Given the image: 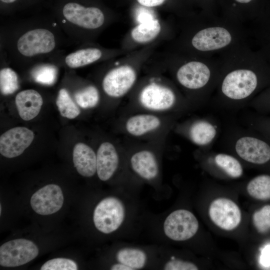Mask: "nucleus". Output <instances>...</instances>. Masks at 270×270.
<instances>
[{
    "label": "nucleus",
    "instance_id": "4468645a",
    "mask_svg": "<svg viewBox=\"0 0 270 270\" xmlns=\"http://www.w3.org/2000/svg\"><path fill=\"white\" fill-rule=\"evenodd\" d=\"M61 188L55 184H49L40 188L32 196V208L40 215H50L58 211L64 203Z\"/></svg>",
    "mask_w": 270,
    "mask_h": 270
},
{
    "label": "nucleus",
    "instance_id": "9d476101",
    "mask_svg": "<svg viewBox=\"0 0 270 270\" xmlns=\"http://www.w3.org/2000/svg\"><path fill=\"white\" fill-rule=\"evenodd\" d=\"M136 79L134 68L128 65L114 68L104 76L102 86L108 96L118 98L126 94L132 88Z\"/></svg>",
    "mask_w": 270,
    "mask_h": 270
},
{
    "label": "nucleus",
    "instance_id": "f704fd0d",
    "mask_svg": "<svg viewBox=\"0 0 270 270\" xmlns=\"http://www.w3.org/2000/svg\"><path fill=\"white\" fill-rule=\"evenodd\" d=\"M141 5L146 7H154L162 4L166 0H136Z\"/></svg>",
    "mask_w": 270,
    "mask_h": 270
},
{
    "label": "nucleus",
    "instance_id": "20e7f679",
    "mask_svg": "<svg viewBox=\"0 0 270 270\" xmlns=\"http://www.w3.org/2000/svg\"><path fill=\"white\" fill-rule=\"evenodd\" d=\"M220 57H198L182 64L176 72L178 84L196 94L198 104L210 102L215 91L220 75Z\"/></svg>",
    "mask_w": 270,
    "mask_h": 270
},
{
    "label": "nucleus",
    "instance_id": "aec40b11",
    "mask_svg": "<svg viewBox=\"0 0 270 270\" xmlns=\"http://www.w3.org/2000/svg\"><path fill=\"white\" fill-rule=\"evenodd\" d=\"M206 152L208 161L228 176L238 178L243 174L242 166L236 156L224 152L208 154V150Z\"/></svg>",
    "mask_w": 270,
    "mask_h": 270
},
{
    "label": "nucleus",
    "instance_id": "a211bd4d",
    "mask_svg": "<svg viewBox=\"0 0 270 270\" xmlns=\"http://www.w3.org/2000/svg\"><path fill=\"white\" fill-rule=\"evenodd\" d=\"M72 158L74 167L81 176L90 178L96 172V154L88 145L76 144L73 149Z\"/></svg>",
    "mask_w": 270,
    "mask_h": 270
},
{
    "label": "nucleus",
    "instance_id": "c85d7f7f",
    "mask_svg": "<svg viewBox=\"0 0 270 270\" xmlns=\"http://www.w3.org/2000/svg\"><path fill=\"white\" fill-rule=\"evenodd\" d=\"M46 0H0V14L11 16L42 4Z\"/></svg>",
    "mask_w": 270,
    "mask_h": 270
},
{
    "label": "nucleus",
    "instance_id": "e433bc0d",
    "mask_svg": "<svg viewBox=\"0 0 270 270\" xmlns=\"http://www.w3.org/2000/svg\"><path fill=\"white\" fill-rule=\"evenodd\" d=\"M235 2L238 4L240 5H248V4L252 2L253 0H234Z\"/></svg>",
    "mask_w": 270,
    "mask_h": 270
},
{
    "label": "nucleus",
    "instance_id": "a878e982",
    "mask_svg": "<svg viewBox=\"0 0 270 270\" xmlns=\"http://www.w3.org/2000/svg\"><path fill=\"white\" fill-rule=\"evenodd\" d=\"M246 190L254 198L270 200V174H262L255 176L248 182Z\"/></svg>",
    "mask_w": 270,
    "mask_h": 270
},
{
    "label": "nucleus",
    "instance_id": "f257e3e1",
    "mask_svg": "<svg viewBox=\"0 0 270 270\" xmlns=\"http://www.w3.org/2000/svg\"><path fill=\"white\" fill-rule=\"evenodd\" d=\"M0 54L26 68L48 60L71 42L50 13L10 21L0 26Z\"/></svg>",
    "mask_w": 270,
    "mask_h": 270
},
{
    "label": "nucleus",
    "instance_id": "7c9ffc66",
    "mask_svg": "<svg viewBox=\"0 0 270 270\" xmlns=\"http://www.w3.org/2000/svg\"><path fill=\"white\" fill-rule=\"evenodd\" d=\"M254 224L257 230L264 234L270 230V205H266L253 214Z\"/></svg>",
    "mask_w": 270,
    "mask_h": 270
},
{
    "label": "nucleus",
    "instance_id": "423d86ee",
    "mask_svg": "<svg viewBox=\"0 0 270 270\" xmlns=\"http://www.w3.org/2000/svg\"><path fill=\"white\" fill-rule=\"evenodd\" d=\"M126 208L122 202L115 196H108L96 206L93 221L96 228L102 233L108 234L116 231L125 218Z\"/></svg>",
    "mask_w": 270,
    "mask_h": 270
},
{
    "label": "nucleus",
    "instance_id": "cd10ccee",
    "mask_svg": "<svg viewBox=\"0 0 270 270\" xmlns=\"http://www.w3.org/2000/svg\"><path fill=\"white\" fill-rule=\"evenodd\" d=\"M20 88L18 74L11 67L5 65L0 70V90L2 95L12 94Z\"/></svg>",
    "mask_w": 270,
    "mask_h": 270
},
{
    "label": "nucleus",
    "instance_id": "1a4fd4ad",
    "mask_svg": "<svg viewBox=\"0 0 270 270\" xmlns=\"http://www.w3.org/2000/svg\"><path fill=\"white\" fill-rule=\"evenodd\" d=\"M104 56V50L100 48L82 45L67 54H64L60 50L48 60L58 67L72 70L98 62L103 59Z\"/></svg>",
    "mask_w": 270,
    "mask_h": 270
},
{
    "label": "nucleus",
    "instance_id": "6ab92c4d",
    "mask_svg": "<svg viewBox=\"0 0 270 270\" xmlns=\"http://www.w3.org/2000/svg\"><path fill=\"white\" fill-rule=\"evenodd\" d=\"M133 170L142 178L151 180L158 174V166L154 154L150 151L142 150L134 154L130 158Z\"/></svg>",
    "mask_w": 270,
    "mask_h": 270
},
{
    "label": "nucleus",
    "instance_id": "b1692460",
    "mask_svg": "<svg viewBox=\"0 0 270 270\" xmlns=\"http://www.w3.org/2000/svg\"><path fill=\"white\" fill-rule=\"evenodd\" d=\"M118 262L124 264L132 270L143 268L146 264L147 255L142 250L133 248L120 249L116 254Z\"/></svg>",
    "mask_w": 270,
    "mask_h": 270
},
{
    "label": "nucleus",
    "instance_id": "4be33fe9",
    "mask_svg": "<svg viewBox=\"0 0 270 270\" xmlns=\"http://www.w3.org/2000/svg\"><path fill=\"white\" fill-rule=\"evenodd\" d=\"M160 124V120L156 116L140 114L130 118L126 122V128L130 134L140 136L157 129Z\"/></svg>",
    "mask_w": 270,
    "mask_h": 270
},
{
    "label": "nucleus",
    "instance_id": "4c0bfd02",
    "mask_svg": "<svg viewBox=\"0 0 270 270\" xmlns=\"http://www.w3.org/2000/svg\"><path fill=\"white\" fill-rule=\"evenodd\" d=\"M1 212H2V207H1V206H0V213L1 214Z\"/></svg>",
    "mask_w": 270,
    "mask_h": 270
},
{
    "label": "nucleus",
    "instance_id": "393cba45",
    "mask_svg": "<svg viewBox=\"0 0 270 270\" xmlns=\"http://www.w3.org/2000/svg\"><path fill=\"white\" fill-rule=\"evenodd\" d=\"M74 100L67 88L63 87L58 90L56 104L62 116L74 119L80 114V109Z\"/></svg>",
    "mask_w": 270,
    "mask_h": 270
},
{
    "label": "nucleus",
    "instance_id": "412c9836",
    "mask_svg": "<svg viewBox=\"0 0 270 270\" xmlns=\"http://www.w3.org/2000/svg\"><path fill=\"white\" fill-rule=\"evenodd\" d=\"M59 68L52 62L46 60L36 62L26 68L35 82L50 86L57 80Z\"/></svg>",
    "mask_w": 270,
    "mask_h": 270
},
{
    "label": "nucleus",
    "instance_id": "473e14b6",
    "mask_svg": "<svg viewBox=\"0 0 270 270\" xmlns=\"http://www.w3.org/2000/svg\"><path fill=\"white\" fill-rule=\"evenodd\" d=\"M164 270H197L198 266L194 263L176 259L172 257L164 264Z\"/></svg>",
    "mask_w": 270,
    "mask_h": 270
},
{
    "label": "nucleus",
    "instance_id": "c9c22d12",
    "mask_svg": "<svg viewBox=\"0 0 270 270\" xmlns=\"http://www.w3.org/2000/svg\"><path fill=\"white\" fill-rule=\"evenodd\" d=\"M110 270H132L128 266L124 264L120 263V262L113 264L111 266Z\"/></svg>",
    "mask_w": 270,
    "mask_h": 270
},
{
    "label": "nucleus",
    "instance_id": "2f4dec72",
    "mask_svg": "<svg viewBox=\"0 0 270 270\" xmlns=\"http://www.w3.org/2000/svg\"><path fill=\"white\" fill-rule=\"evenodd\" d=\"M77 264L74 260L66 258H56L46 262L41 270H76Z\"/></svg>",
    "mask_w": 270,
    "mask_h": 270
},
{
    "label": "nucleus",
    "instance_id": "bb28decb",
    "mask_svg": "<svg viewBox=\"0 0 270 270\" xmlns=\"http://www.w3.org/2000/svg\"><path fill=\"white\" fill-rule=\"evenodd\" d=\"M73 94L76 104L84 109L95 107L98 104L100 99L99 90L92 84L74 90Z\"/></svg>",
    "mask_w": 270,
    "mask_h": 270
},
{
    "label": "nucleus",
    "instance_id": "6e6552de",
    "mask_svg": "<svg viewBox=\"0 0 270 270\" xmlns=\"http://www.w3.org/2000/svg\"><path fill=\"white\" fill-rule=\"evenodd\" d=\"M38 254V248L32 242L24 238L11 240L0 247V264L18 266L28 263Z\"/></svg>",
    "mask_w": 270,
    "mask_h": 270
},
{
    "label": "nucleus",
    "instance_id": "ddd939ff",
    "mask_svg": "<svg viewBox=\"0 0 270 270\" xmlns=\"http://www.w3.org/2000/svg\"><path fill=\"white\" fill-rule=\"evenodd\" d=\"M34 138L33 132L24 126L12 128L0 137V153L7 158H14L23 153Z\"/></svg>",
    "mask_w": 270,
    "mask_h": 270
},
{
    "label": "nucleus",
    "instance_id": "5701e85b",
    "mask_svg": "<svg viewBox=\"0 0 270 270\" xmlns=\"http://www.w3.org/2000/svg\"><path fill=\"white\" fill-rule=\"evenodd\" d=\"M160 30L161 26L158 20H149L134 27L131 32V36L135 42L144 44L154 40Z\"/></svg>",
    "mask_w": 270,
    "mask_h": 270
},
{
    "label": "nucleus",
    "instance_id": "f3484780",
    "mask_svg": "<svg viewBox=\"0 0 270 270\" xmlns=\"http://www.w3.org/2000/svg\"><path fill=\"white\" fill-rule=\"evenodd\" d=\"M15 104L20 118L28 121L39 114L43 104V98L38 90L26 89L16 94Z\"/></svg>",
    "mask_w": 270,
    "mask_h": 270
},
{
    "label": "nucleus",
    "instance_id": "39448f33",
    "mask_svg": "<svg viewBox=\"0 0 270 270\" xmlns=\"http://www.w3.org/2000/svg\"><path fill=\"white\" fill-rule=\"evenodd\" d=\"M224 146L240 159L256 166L270 163V140L248 128L230 127L224 138Z\"/></svg>",
    "mask_w": 270,
    "mask_h": 270
},
{
    "label": "nucleus",
    "instance_id": "72a5a7b5",
    "mask_svg": "<svg viewBox=\"0 0 270 270\" xmlns=\"http://www.w3.org/2000/svg\"><path fill=\"white\" fill-rule=\"evenodd\" d=\"M260 262L265 266L270 265V245L266 246L263 249L260 256Z\"/></svg>",
    "mask_w": 270,
    "mask_h": 270
},
{
    "label": "nucleus",
    "instance_id": "0eeeda50",
    "mask_svg": "<svg viewBox=\"0 0 270 270\" xmlns=\"http://www.w3.org/2000/svg\"><path fill=\"white\" fill-rule=\"evenodd\" d=\"M198 222L190 211L180 209L171 212L166 218L164 232L169 238L184 241L192 238L198 229Z\"/></svg>",
    "mask_w": 270,
    "mask_h": 270
},
{
    "label": "nucleus",
    "instance_id": "f8f14e48",
    "mask_svg": "<svg viewBox=\"0 0 270 270\" xmlns=\"http://www.w3.org/2000/svg\"><path fill=\"white\" fill-rule=\"evenodd\" d=\"M208 214L216 226L226 230L235 229L242 218L238 206L232 200L224 198H216L211 202Z\"/></svg>",
    "mask_w": 270,
    "mask_h": 270
},
{
    "label": "nucleus",
    "instance_id": "2eb2a0df",
    "mask_svg": "<svg viewBox=\"0 0 270 270\" xmlns=\"http://www.w3.org/2000/svg\"><path fill=\"white\" fill-rule=\"evenodd\" d=\"M220 127L208 118L195 120L188 126L186 134L190 140L198 146L208 150L216 140Z\"/></svg>",
    "mask_w": 270,
    "mask_h": 270
},
{
    "label": "nucleus",
    "instance_id": "dca6fc26",
    "mask_svg": "<svg viewBox=\"0 0 270 270\" xmlns=\"http://www.w3.org/2000/svg\"><path fill=\"white\" fill-rule=\"evenodd\" d=\"M119 158L114 146L110 142L102 143L96 153V173L102 181L108 180L118 168Z\"/></svg>",
    "mask_w": 270,
    "mask_h": 270
},
{
    "label": "nucleus",
    "instance_id": "9b49d317",
    "mask_svg": "<svg viewBox=\"0 0 270 270\" xmlns=\"http://www.w3.org/2000/svg\"><path fill=\"white\" fill-rule=\"evenodd\" d=\"M139 100L144 108L154 111L170 110L176 106L178 102L173 90L156 83L146 86L140 93Z\"/></svg>",
    "mask_w": 270,
    "mask_h": 270
},
{
    "label": "nucleus",
    "instance_id": "7ed1b4c3",
    "mask_svg": "<svg viewBox=\"0 0 270 270\" xmlns=\"http://www.w3.org/2000/svg\"><path fill=\"white\" fill-rule=\"evenodd\" d=\"M50 12L70 42L77 44L87 42L108 20L104 9L90 0H52Z\"/></svg>",
    "mask_w": 270,
    "mask_h": 270
},
{
    "label": "nucleus",
    "instance_id": "f03ea898",
    "mask_svg": "<svg viewBox=\"0 0 270 270\" xmlns=\"http://www.w3.org/2000/svg\"><path fill=\"white\" fill-rule=\"evenodd\" d=\"M220 57V75L210 101L219 108L228 110L248 106L269 82L270 78L257 68L250 44Z\"/></svg>",
    "mask_w": 270,
    "mask_h": 270
},
{
    "label": "nucleus",
    "instance_id": "c756f323",
    "mask_svg": "<svg viewBox=\"0 0 270 270\" xmlns=\"http://www.w3.org/2000/svg\"><path fill=\"white\" fill-rule=\"evenodd\" d=\"M244 124L246 128L252 129L270 140V116L254 112L246 116Z\"/></svg>",
    "mask_w": 270,
    "mask_h": 270
}]
</instances>
